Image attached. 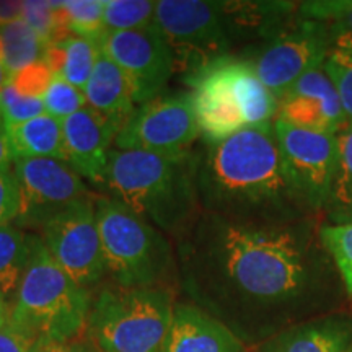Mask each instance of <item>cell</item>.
Masks as SVG:
<instances>
[{
	"instance_id": "e0dca14e",
	"label": "cell",
	"mask_w": 352,
	"mask_h": 352,
	"mask_svg": "<svg viewBox=\"0 0 352 352\" xmlns=\"http://www.w3.org/2000/svg\"><path fill=\"white\" fill-rule=\"evenodd\" d=\"M162 352H243V344L227 324L208 311L178 303Z\"/></svg>"
},
{
	"instance_id": "5b68a950",
	"label": "cell",
	"mask_w": 352,
	"mask_h": 352,
	"mask_svg": "<svg viewBox=\"0 0 352 352\" xmlns=\"http://www.w3.org/2000/svg\"><path fill=\"white\" fill-rule=\"evenodd\" d=\"M90 308L88 290L54 261L39 236H32V252L15 292L8 327L34 342L74 341L85 331Z\"/></svg>"
},
{
	"instance_id": "30bf717a",
	"label": "cell",
	"mask_w": 352,
	"mask_h": 352,
	"mask_svg": "<svg viewBox=\"0 0 352 352\" xmlns=\"http://www.w3.org/2000/svg\"><path fill=\"white\" fill-rule=\"evenodd\" d=\"M333 50V33L327 23L300 15L264 46L254 57V69L267 90L280 100L298 78L323 67Z\"/></svg>"
},
{
	"instance_id": "d4e9b609",
	"label": "cell",
	"mask_w": 352,
	"mask_h": 352,
	"mask_svg": "<svg viewBox=\"0 0 352 352\" xmlns=\"http://www.w3.org/2000/svg\"><path fill=\"white\" fill-rule=\"evenodd\" d=\"M298 15L327 23L333 33V46L352 47V0H314L298 3Z\"/></svg>"
},
{
	"instance_id": "7a4b0ae2",
	"label": "cell",
	"mask_w": 352,
	"mask_h": 352,
	"mask_svg": "<svg viewBox=\"0 0 352 352\" xmlns=\"http://www.w3.org/2000/svg\"><path fill=\"white\" fill-rule=\"evenodd\" d=\"M202 212L245 222L311 217L287 182L274 122L248 127L201 152L197 175Z\"/></svg>"
},
{
	"instance_id": "8992f818",
	"label": "cell",
	"mask_w": 352,
	"mask_h": 352,
	"mask_svg": "<svg viewBox=\"0 0 352 352\" xmlns=\"http://www.w3.org/2000/svg\"><path fill=\"white\" fill-rule=\"evenodd\" d=\"M173 311V296L166 285H114L91 302L85 331L98 352H162Z\"/></svg>"
},
{
	"instance_id": "603a6c76",
	"label": "cell",
	"mask_w": 352,
	"mask_h": 352,
	"mask_svg": "<svg viewBox=\"0 0 352 352\" xmlns=\"http://www.w3.org/2000/svg\"><path fill=\"white\" fill-rule=\"evenodd\" d=\"M44 52L46 46L23 20L0 26V60L8 82L28 65L43 60Z\"/></svg>"
},
{
	"instance_id": "83f0119b",
	"label": "cell",
	"mask_w": 352,
	"mask_h": 352,
	"mask_svg": "<svg viewBox=\"0 0 352 352\" xmlns=\"http://www.w3.org/2000/svg\"><path fill=\"white\" fill-rule=\"evenodd\" d=\"M21 20L38 34L46 47L67 34L64 26L63 2H46V0L23 2Z\"/></svg>"
},
{
	"instance_id": "277c9868",
	"label": "cell",
	"mask_w": 352,
	"mask_h": 352,
	"mask_svg": "<svg viewBox=\"0 0 352 352\" xmlns=\"http://www.w3.org/2000/svg\"><path fill=\"white\" fill-rule=\"evenodd\" d=\"M184 83L191 87L197 126L208 144L274 122L279 113V100L258 77L250 57H220Z\"/></svg>"
},
{
	"instance_id": "f1b7e54d",
	"label": "cell",
	"mask_w": 352,
	"mask_h": 352,
	"mask_svg": "<svg viewBox=\"0 0 352 352\" xmlns=\"http://www.w3.org/2000/svg\"><path fill=\"white\" fill-rule=\"evenodd\" d=\"M320 239L336 266L344 292L352 300V223H321Z\"/></svg>"
},
{
	"instance_id": "d6986e66",
	"label": "cell",
	"mask_w": 352,
	"mask_h": 352,
	"mask_svg": "<svg viewBox=\"0 0 352 352\" xmlns=\"http://www.w3.org/2000/svg\"><path fill=\"white\" fill-rule=\"evenodd\" d=\"M85 96L88 107L103 114L120 131L138 108L126 74L103 51L85 88Z\"/></svg>"
},
{
	"instance_id": "4316f807",
	"label": "cell",
	"mask_w": 352,
	"mask_h": 352,
	"mask_svg": "<svg viewBox=\"0 0 352 352\" xmlns=\"http://www.w3.org/2000/svg\"><path fill=\"white\" fill-rule=\"evenodd\" d=\"M157 2L151 0H104L107 32H132L153 23Z\"/></svg>"
},
{
	"instance_id": "3957f363",
	"label": "cell",
	"mask_w": 352,
	"mask_h": 352,
	"mask_svg": "<svg viewBox=\"0 0 352 352\" xmlns=\"http://www.w3.org/2000/svg\"><path fill=\"white\" fill-rule=\"evenodd\" d=\"M201 152L109 153L101 186L107 196L151 222L166 236L182 241L202 215L197 188Z\"/></svg>"
},
{
	"instance_id": "7c38bea8",
	"label": "cell",
	"mask_w": 352,
	"mask_h": 352,
	"mask_svg": "<svg viewBox=\"0 0 352 352\" xmlns=\"http://www.w3.org/2000/svg\"><path fill=\"white\" fill-rule=\"evenodd\" d=\"M47 252L83 289L94 287L107 276L95 195L74 202L39 230Z\"/></svg>"
},
{
	"instance_id": "60d3db41",
	"label": "cell",
	"mask_w": 352,
	"mask_h": 352,
	"mask_svg": "<svg viewBox=\"0 0 352 352\" xmlns=\"http://www.w3.org/2000/svg\"><path fill=\"white\" fill-rule=\"evenodd\" d=\"M347 352H352V347H351V349H349V351H347Z\"/></svg>"
},
{
	"instance_id": "f546056e",
	"label": "cell",
	"mask_w": 352,
	"mask_h": 352,
	"mask_svg": "<svg viewBox=\"0 0 352 352\" xmlns=\"http://www.w3.org/2000/svg\"><path fill=\"white\" fill-rule=\"evenodd\" d=\"M46 113L41 98H28L16 91L10 82L0 91V135H6L15 126L34 120Z\"/></svg>"
},
{
	"instance_id": "f35d334b",
	"label": "cell",
	"mask_w": 352,
	"mask_h": 352,
	"mask_svg": "<svg viewBox=\"0 0 352 352\" xmlns=\"http://www.w3.org/2000/svg\"><path fill=\"white\" fill-rule=\"evenodd\" d=\"M10 311L12 308L7 305V296L0 290V329H3L10 321Z\"/></svg>"
},
{
	"instance_id": "74e56055",
	"label": "cell",
	"mask_w": 352,
	"mask_h": 352,
	"mask_svg": "<svg viewBox=\"0 0 352 352\" xmlns=\"http://www.w3.org/2000/svg\"><path fill=\"white\" fill-rule=\"evenodd\" d=\"M13 164V157L8 147L7 139L0 135V171H10V166Z\"/></svg>"
},
{
	"instance_id": "8d00e7d4",
	"label": "cell",
	"mask_w": 352,
	"mask_h": 352,
	"mask_svg": "<svg viewBox=\"0 0 352 352\" xmlns=\"http://www.w3.org/2000/svg\"><path fill=\"white\" fill-rule=\"evenodd\" d=\"M21 12H23V2L0 0V26L21 20Z\"/></svg>"
},
{
	"instance_id": "e575fe53",
	"label": "cell",
	"mask_w": 352,
	"mask_h": 352,
	"mask_svg": "<svg viewBox=\"0 0 352 352\" xmlns=\"http://www.w3.org/2000/svg\"><path fill=\"white\" fill-rule=\"evenodd\" d=\"M36 342L12 327L0 329V352H33Z\"/></svg>"
},
{
	"instance_id": "ba28073f",
	"label": "cell",
	"mask_w": 352,
	"mask_h": 352,
	"mask_svg": "<svg viewBox=\"0 0 352 352\" xmlns=\"http://www.w3.org/2000/svg\"><path fill=\"white\" fill-rule=\"evenodd\" d=\"M153 21L175 57V72L184 80L220 57L230 56L235 38L226 2L160 0Z\"/></svg>"
},
{
	"instance_id": "4fadbf2b",
	"label": "cell",
	"mask_w": 352,
	"mask_h": 352,
	"mask_svg": "<svg viewBox=\"0 0 352 352\" xmlns=\"http://www.w3.org/2000/svg\"><path fill=\"white\" fill-rule=\"evenodd\" d=\"M13 175L20 188V212L13 226L39 232L91 192L83 178L69 164L56 158H16Z\"/></svg>"
},
{
	"instance_id": "484cf974",
	"label": "cell",
	"mask_w": 352,
	"mask_h": 352,
	"mask_svg": "<svg viewBox=\"0 0 352 352\" xmlns=\"http://www.w3.org/2000/svg\"><path fill=\"white\" fill-rule=\"evenodd\" d=\"M64 26L67 34L101 43L104 26V0H69L63 2Z\"/></svg>"
},
{
	"instance_id": "d6a6232c",
	"label": "cell",
	"mask_w": 352,
	"mask_h": 352,
	"mask_svg": "<svg viewBox=\"0 0 352 352\" xmlns=\"http://www.w3.org/2000/svg\"><path fill=\"white\" fill-rule=\"evenodd\" d=\"M54 74L46 60H39L21 70L12 78L10 83L16 88V91L28 98H41L50 88Z\"/></svg>"
},
{
	"instance_id": "7402d4cb",
	"label": "cell",
	"mask_w": 352,
	"mask_h": 352,
	"mask_svg": "<svg viewBox=\"0 0 352 352\" xmlns=\"http://www.w3.org/2000/svg\"><path fill=\"white\" fill-rule=\"evenodd\" d=\"M338 164L324 215L327 223H352V122L338 132Z\"/></svg>"
},
{
	"instance_id": "9a60e30c",
	"label": "cell",
	"mask_w": 352,
	"mask_h": 352,
	"mask_svg": "<svg viewBox=\"0 0 352 352\" xmlns=\"http://www.w3.org/2000/svg\"><path fill=\"white\" fill-rule=\"evenodd\" d=\"M276 120L320 134L338 135L347 124L340 95L323 67L305 74L279 100Z\"/></svg>"
},
{
	"instance_id": "9c48e42d",
	"label": "cell",
	"mask_w": 352,
	"mask_h": 352,
	"mask_svg": "<svg viewBox=\"0 0 352 352\" xmlns=\"http://www.w3.org/2000/svg\"><path fill=\"white\" fill-rule=\"evenodd\" d=\"M274 131L279 144L284 173L298 204L311 217L324 212L331 192L338 164V139L298 129L276 120Z\"/></svg>"
},
{
	"instance_id": "44dd1931",
	"label": "cell",
	"mask_w": 352,
	"mask_h": 352,
	"mask_svg": "<svg viewBox=\"0 0 352 352\" xmlns=\"http://www.w3.org/2000/svg\"><path fill=\"white\" fill-rule=\"evenodd\" d=\"M13 160L16 158H56L65 162L63 122L50 114H41L7 132Z\"/></svg>"
},
{
	"instance_id": "5bb4252c",
	"label": "cell",
	"mask_w": 352,
	"mask_h": 352,
	"mask_svg": "<svg viewBox=\"0 0 352 352\" xmlns=\"http://www.w3.org/2000/svg\"><path fill=\"white\" fill-rule=\"evenodd\" d=\"M101 51L126 74L135 107L164 95L175 74V57L153 21L142 30L107 32Z\"/></svg>"
},
{
	"instance_id": "836d02e7",
	"label": "cell",
	"mask_w": 352,
	"mask_h": 352,
	"mask_svg": "<svg viewBox=\"0 0 352 352\" xmlns=\"http://www.w3.org/2000/svg\"><path fill=\"white\" fill-rule=\"evenodd\" d=\"M20 212V188L13 171H0V228L13 226Z\"/></svg>"
},
{
	"instance_id": "d590c367",
	"label": "cell",
	"mask_w": 352,
	"mask_h": 352,
	"mask_svg": "<svg viewBox=\"0 0 352 352\" xmlns=\"http://www.w3.org/2000/svg\"><path fill=\"white\" fill-rule=\"evenodd\" d=\"M33 352H91L82 342L76 341H50V340H39L33 347Z\"/></svg>"
},
{
	"instance_id": "2e32d148",
	"label": "cell",
	"mask_w": 352,
	"mask_h": 352,
	"mask_svg": "<svg viewBox=\"0 0 352 352\" xmlns=\"http://www.w3.org/2000/svg\"><path fill=\"white\" fill-rule=\"evenodd\" d=\"M65 164L82 178L101 184L107 170L111 144L120 129L96 109L85 107L63 121Z\"/></svg>"
},
{
	"instance_id": "4dcf8cb0",
	"label": "cell",
	"mask_w": 352,
	"mask_h": 352,
	"mask_svg": "<svg viewBox=\"0 0 352 352\" xmlns=\"http://www.w3.org/2000/svg\"><path fill=\"white\" fill-rule=\"evenodd\" d=\"M323 69L340 95L347 122H352V47L340 44L333 46Z\"/></svg>"
},
{
	"instance_id": "6da1fadb",
	"label": "cell",
	"mask_w": 352,
	"mask_h": 352,
	"mask_svg": "<svg viewBox=\"0 0 352 352\" xmlns=\"http://www.w3.org/2000/svg\"><path fill=\"white\" fill-rule=\"evenodd\" d=\"M320 226L316 217L245 222L202 212L176 256L192 292L217 307L289 316L344 290Z\"/></svg>"
},
{
	"instance_id": "ab89813d",
	"label": "cell",
	"mask_w": 352,
	"mask_h": 352,
	"mask_svg": "<svg viewBox=\"0 0 352 352\" xmlns=\"http://www.w3.org/2000/svg\"><path fill=\"white\" fill-rule=\"evenodd\" d=\"M7 83H8L7 72H6V69H3V64H2V60H0V91L3 90V87H6Z\"/></svg>"
},
{
	"instance_id": "ffe728a7",
	"label": "cell",
	"mask_w": 352,
	"mask_h": 352,
	"mask_svg": "<svg viewBox=\"0 0 352 352\" xmlns=\"http://www.w3.org/2000/svg\"><path fill=\"white\" fill-rule=\"evenodd\" d=\"M100 54L101 43L76 34H65L46 47L43 60H46L54 76L64 78L85 94Z\"/></svg>"
},
{
	"instance_id": "ac0fdd59",
	"label": "cell",
	"mask_w": 352,
	"mask_h": 352,
	"mask_svg": "<svg viewBox=\"0 0 352 352\" xmlns=\"http://www.w3.org/2000/svg\"><path fill=\"white\" fill-rule=\"evenodd\" d=\"M352 347V318L328 314L276 333L261 352H347Z\"/></svg>"
},
{
	"instance_id": "cb8c5ba5",
	"label": "cell",
	"mask_w": 352,
	"mask_h": 352,
	"mask_svg": "<svg viewBox=\"0 0 352 352\" xmlns=\"http://www.w3.org/2000/svg\"><path fill=\"white\" fill-rule=\"evenodd\" d=\"M32 252V235L15 226L0 228V290L12 296L19 289Z\"/></svg>"
},
{
	"instance_id": "1f68e13d",
	"label": "cell",
	"mask_w": 352,
	"mask_h": 352,
	"mask_svg": "<svg viewBox=\"0 0 352 352\" xmlns=\"http://www.w3.org/2000/svg\"><path fill=\"white\" fill-rule=\"evenodd\" d=\"M43 103L46 114L56 118L60 122L88 107L85 94L57 76L52 78L50 88L44 94Z\"/></svg>"
},
{
	"instance_id": "8fae6325",
	"label": "cell",
	"mask_w": 352,
	"mask_h": 352,
	"mask_svg": "<svg viewBox=\"0 0 352 352\" xmlns=\"http://www.w3.org/2000/svg\"><path fill=\"white\" fill-rule=\"evenodd\" d=\"M199 135L191 91H175L135 108L114 140V148L179 153L191 151Z\"/></svg>"
},
{
	"instance_id": "52a82bcc",
	"label": "cell",
	"mask_w": 352,
	"mask_h": 352,
	"mask_svg": "<svg viewBox=\"0 0 352 352\" xmlns=\"http://www.w3.org/2000/svg\"><path fill=\"white\" fill-rule=\"evenodd\" d=\"M107 274L126 289L164 285L176 270V248L164 232L120 201L95 195Z\"/></svg>"
}]
</instances>
